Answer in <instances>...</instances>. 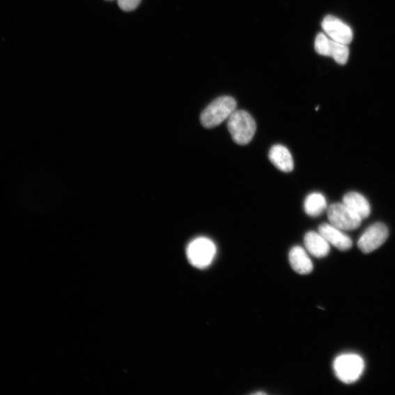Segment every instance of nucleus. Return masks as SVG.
<instances>
[{"label": "nucleus", "mask_w": 395, "mask_h": 395, "mask_svg": "<svg viewBox=\"0 0 395 395\" xmlns=\"http://www.w3.org/2000/svg\"><path fill=\"white\" fill-rule=\"evenodd\" d=\"M237 110V102L231 96H222L213 100L201 114V125L206 128H213L225 121Z\"/></svg>", "instance_id": "obj_1"}, {"label": "nucleus", "mask_w": 395, "mask_h": 395, "mask_svg": "<svg viewBox=\"0 0 395 395\" xmlns=\"http://www.w3.org/2000/svg\"><path fill=\"white\" fill-rule=\"evenodd\" d=\"M230 135L238 144L246 145L250 143L256 134V123L253 116L243 110H236L228 120Z\"/></svg>", "instance_id": "obj_2"}, {"label": "nucleus", "mask_w": 395, "mask_h": 395, "mask_svg": "<svg viewBox=\"0 0 395 395\" xmlns=\"http://www.w3.org/2000/svg\"><path fill=\"white\" fill-rule=\"evenodd\" d=\"M216 254L217 247L214 242L204 237L196 238L190 242L186 250L189 262L201 270L211 265Z\"/></svg>", "instance_id": "obj_3"}, {"label": "nucleus", "mask_w": 395, "mask_h": 395, "mask_svg": "<svg viewBox=\"0 0 395 395\" xmlns=\"http://www.w3.org/2000/svg\"><path fill=\"white\" fill-rule=\"evenodd\" d=\"M333 369L341 382L346 385L353 384L362 376L364 370V362L357 355L345 354L334 359Z\"/></svg>", "instance_id": "obj_4"}, {"label": "nucleus", "mask_w": 395, "mask_h": 395, "mask_svg": "<svg viewBox=\"0 0 395 395\" xmlns=\"http://www.w3.org/2000/svg\"><path fill=\"white\" fill-rule=\"evenodd\" d=\"M327 210L330 224L343 231L355 230L362 224V219L343 203H332Z\"/></svg>", "instance_id": "obj_5"}, {"label": "nucleus", "mask_w": 395, "mask_h": 395, "mask_svg": "<svg viewBox=\"0 0 395 395\" xmlns=\"http://www.w3.org/2000/svg\"><path fill=\"white\" fill-rule=\"evenodd\" d=\"M389 230L386 225L382 223H376L362 234L358 240L359 250L366 254H371L377 250L387 240Z\"/></svg>", "instance_id": "obj_6"}, {"label": "nucleus", "mask_w": 395, "mask_h": 395, "mask_svg": "<svg viewBox=\"0 0 395 395\" xmlns=\"http://www.w3.org/2000/svg\"><path fill=\"white\" fill-rule=\"evenodd\" d=\"M325 32L332 40L346 44H349L353 39V33L351 29L340 20L333 16H327L322 22Z\"/></svg>", "instance_id": "obj_7"}, {"label": "nucleus", "mask_w": 395, "mask_h": 395, "mask_svg": "<svg viewBox=\"0 0 395 395\" xmlns=\"http://www.w3.org/2000/svg\"><path fill=\"white\" fill-rule=\"evenodd\" d=\"M330 245L338 248L339 250L346 251L353 245V242L343 231L336 228L331 224H322L318 231Z\"/></svg>", "instance_id": "obj_8"}, {"label": "nucleus", "mask_w": 395, "mask_h": 395, "mask_svg": "<svg viewBox=\"0 0 395 395\" xmlns=\"http://www.w3.org/2000/svg\"><path fill=\"white\" fill-rule=\"evenodd\" d=\"M304 244L307 253L316 258H325L330 251V245L318 231L307 232Z\"/></svg>", "instance_id": "obj_9"}, {"label": "nucleus", "mask_w": 395, "mask_h": 395, "mask_svg": "<svg viewBox=\"0 0 395 395\" xmlns=\"http://www.w3.org/2000/svg\"><path fill=\"white\" fill-rule=\"evenodd\" d=\"M289 262L292 269L300 274H310L313 271V265L309 254L300 246L291 248Z\"/></svg>", "instance_id": "obj_10"}, {"label": "nucleus", "mask_w": 395, "mask_h": 395, "mask_svg": "<svg viewBox=\"0 0 395 395\" xmlns=\"http://www.w3.org/2000/svg\"><path fill=\"white\" fill-rule=\"evenodd\" d=\"M269 159L277 169L283 172L288 173L294 169V159L284 145H274L270 150Z\"/></svg>", "instance_id": "obj_11"}, {"label": "nucleus", "mask_w": 395, "mask_h": 395, "mask_svg": "<svg viewBox=\"0 0 395 395\" xmlns=\"http://www.w3.org/2000/svg\"><path fill=\"white\" fill-rule=\"evenodd\" d=\"M343 203L362 219L371 214V208L368 199L359 193H348L344 196Z\"/></svg>", "instance_id": "obj_12"}, {"label": "nucleus", "mask_w": 395, "mask_h": 395, "mask_svg": "<svg viewBox=\"0 0 395 395\" xmlns=\"http://www.w3.org/2000/svg\"><path fill=\"white\" fill-rule=\"evenodd\" d=\"M304 210L307 215L318 217L327 210L325 196L320 193H312L307 196L304 201Z\"/></svg>", "instance_id": "obj_13"}, {"label": "nucleus", "mask_w": 395, "mask_h": 395, "mask_svg": "<svg viewBox=\"0 0 395 395\" xmlns=\"http://www.w3.org/2000/svg\"><path fill=\"white\" fill-rule=\"evenodd\" d=\"M349 50L346 44L330 40V55L335 62L345 65L348 59Z\"/></svg>", "instance_id": "obj_14"}, {"label": "nucleus", "mask_w": 395, "mask_h": 395, "mask_svg": "<svg viewBox=\"0 0 395 395\" xmlns=\"http://www.w3.org/2000/svg\"><path fill=\"white\" fill-rule=\"evenodd\" d=\"M330 40L323 33H319L315 41V49L320 55H330Z\"/></svg>", "instance_id": "obj_15"}, {"label": "nucleus", "mask_w": 395, "mask_h": 395, "mask_svg": "<svg viewBox=\"0 0 395 395\" xmlns=\"http://www.w3.org/2000/svg\"><path fill=\"white\" fill-rule=\"evenodd\" d=\"M119 7L123 11L130 12L136 10L140 5L141 0H117Z\"/></svg>", "instance_id": "obj_16"}, {"label": "nucleus", "mask_w": 395, "mask_h": 395, "mask_svg": "<svg viewBox=\"0 0 395 395\" xmlns=\"http://www.w3.org/2000/svg\"><path fill=\"white\" fill-rule=\"evenodd\" d=\"M254 394H266V393L262 392H258L255 393Z\"/></svg>", "instance_id": "obj_17"}, {"label": "nucleus", "mask_w": 395, "mask_h": 395, "mask_svg": "<svg viewBox=\"0 0 395 395\" xmlns=\"http://www.w3.org/2000/svg\"><path fill=\"white\" fill-rule=\"evenodd\" d=\"M107 1H112V0H107Z\"/></svg>", "instance_id": "obj_18"}]
</instances>
